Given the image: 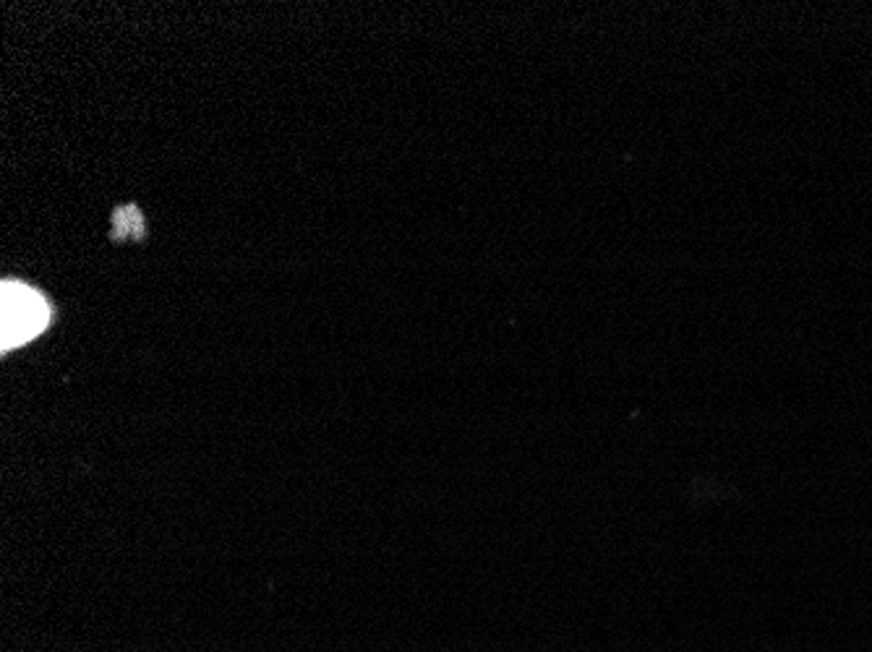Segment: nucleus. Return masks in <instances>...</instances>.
Instances as JSON below:
<instances>
[{
  "label": "nucleus",
  "instance_id": "nucleus-2",
  "mask_svg": "<svg viewBox=\"0 0 872 652\" xmlns=\"http://www.w3.org/2000/svg\"><path fill=\"white\" fill-rule=\"evenodd\" d=\"M113 225H115V230H113L115 238H126V235L145 233V220H141L139 209H134V206L119 209V212H115Z\"/></svg>",
  "mask_w": 872,
  "mask_h": 652
},
{
  "label": "nucleus",
  "instance_id": "nucleus-1",
  "mask_svg": "<svg viewBox=\"0 0 872 652\" xmlns=\"http://www.w3.org/2000/svg\"><path fill=\"white\" fill-rule=\"evenodd\" d=\"M50 316H53V309L40 290L16 283V279H5L0 285V318H3L0 342H3V350H14L18 344L35 339L50 324Z\"/></svg>",
  "mask_w": 872,
  "mask_h": 652
}]
</instances>
